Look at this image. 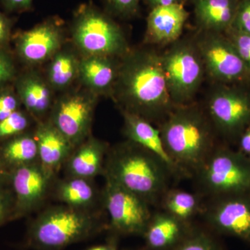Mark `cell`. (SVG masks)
Returning a JSON list of instances; mask_svg holds the SVG:
<instances>
[{"instance_id": "obj_37", "label": "cell", "mask_w": 250, "mask_h": 250, "mask_svg": "<svg viewBox=\"0 0 250 250\" xmlns=\"http://www.w3.org/2000/svg\"><path fill=\"white\" fill-rule=\"evenodd\" d=\"M10 207V201L7 195L0 189V224L7 216Z\"/></svg>"}, {"instance_id": "obj_26", "label": "cell", "mask_w": 250, "mask_h": 250, "mask_svg": "<svg viewBox=\"0 0 250 250\" xmlns=\"http://www.w3.org/2000/svg\"><path fill=\"white\" fill-rule=\"evenodd\" d=\"M79 66L72 54L63 52L57 54L51 64L49 78L51 83L57 88H63L71 83Z\"/></svg>"}, {"instance_id": "obj_14", "label": "cell", "mask_w": 250, "mask_h": 250, "mask_svg": "<svg viewBox=\"0 0 250 250\" xmlns=\"http://www.w3.org/2000/svg\"><path fill=\"white\" fill-rule=\"evenodd\" d=\"M188 15L182 3L153 8L147 17L146 43L171 45L178 41Z\"/></svg>"}, {"instance_id": "obj_7", "label": "cell", "mask_w": 250, "mask_h": 250, "mask_svg": "<svg viewBox=\"0 0 250 250\" xmlns=\"http://www.w3.org/2000/svg\"><path fill=\"white\" fill-rule=\"evenodd\" d=\"M207 113L215 132L238 141L250 125V89L247 83H215L207 101Z\"/></svg>"}, {"instance_id": "obj_29", "label": "cell", "mask_w": 250, "mask_h": 250, "mask_svg": "<svg viewBox=\"0 0 250 250\" xmlns=\"http://www.w3.org/2000/svg\"><path fill=\"white\" fill-rule=\"evenodd\" d=\"M174 250H219L215 242L203 233H197L184 238Z\"/></svg>"}, {"instance_id": "obj_34", "label": "cell", "mask_w": 250, "mask_h": 250, "mask_svg": "<svg viewBox=\"0 0 250 250\" xmlns=\"http://www.w3.org/2000/svg\"><path fill=\"white\" fill-rule=\"evenodd\" d=\"M33 0H0L7 12H21L31 7Z\"/></svg>"}, {"instance_id": "obj_20", "label": "cell", "mask_w": 250, "mask_h": 250, "mask_svg": "<svg viewBox=\"0 0 250 250\" xmlns=\"http://www.w3.org/2000/svg\"><path fill=\"white\" fill-rule=\"evenodd\" d=\"M184 223L166 211L152 215L143 233L148 248L166 250L177 244L183 235Z\"/></svg>"}, {"instance_id": "obj_2", "label": "cell", "mask_w": 250, "mask_h": 250, "mask_svg": "<svg viewBox=\"0 0 250 250\" xmlns=\"http://www.w3.org/2000/svg\"><path fill=\"white\" fill-rule=\"evenodd\" d=\"M169 157L182 177L196 174L215 145V129L197 104L176 106L158 128Z\"/></svg>"}, {"instance_id": "obj_9", "label": "cell", "mask_w": 250, "mask_h": 250, "mask_svg": "<svg viewBox=\"0 0 250 250\" xmlns=\"http://www.w3.org/2000/svg\"><path fill=\"white\" fill-rule=\"evenodd\" d=\"M206 74L217 83H247L250 71L224 33L200 30L195 38Z\"/></svg>"}, {"instance_id": "obj_39", "label": "cell", "mask_w": 250, "mask_h": 250, "mask_svg": "<svg viewBox=\"0 0 250 250\" xmlns=\"http://www.w3.org/2000/svg\"><path fill=\"white\" fill-rule=\"evenodd\" d=\"M85 250H111V243L108 245H104V246H96L91 247Z\"/></svg>"}, {"instance_id": "obj_5", "label": "cell", "mask_w": 250, "mask_h": 250, "mask_svg": "<svg viewBox=\"0 0 250 250\" xmlns=\"http://www.w3.org/2000/svg\"><path fill=\"white\" fill-rule=\"evenodd\" d=\"M170 98L175 106L192 103L206 75L195 39H180L161 54Z\"/></svg>"}, {"instance_id": "obj_25", "label": "cell", "mask_w": 250, "mask_h": 250, "mask_svg": "<svg viewBox=\"0 0 250 250\" xmlns=\"http://www.w3.org/2000/svg\"><path fill=\"white\" fill-rule=\"evenodd\" d=\"M162 200L164 211L183 222L191 218L200 207L198 197L183 190L167 191Z\"/></svg>"}, {"instance_id": "obj_11", "label": "cell", "mask_w": 250, "mask_h": 250, "mask_svg": "<svg viewBox=\"0 0 250 250\" xmlns=\"http://www.w3.org/2000/svg\"><path fill=\"white\" fill-rule=\"evenodd\" d=\"M215 198L206 212L210 225L250 246V193Z\"/></svg>"}, {"instance_id": "obj_17", "label": "cell", "mask_w": 250, "mask_h": 250, "mask_svg": "<svg viewBox=\"0 0 250 250\" xmlns=\"http://www.w3.org/2000/svg\"><path fill=\"white\" fill-rule=\"evenodd\" d=\"M41 165L55 175L73 150V146L49 121L39 125L35 134Z\"/></svg>"}, {"instance_id": "obj_15", "label": "cell", "mask_w": 250, "mask_h": 250, "mask_svg": "<svg viewBox=\"0 0 250 250\" xmlns=\"http://www.w3.org/2000/svg\"><path fill=\"white\" fill-rule=\"evenodd\" d=\"M60 41L57 27L52 23H43L19 36L18 52L24 62L37 63L52 55L59 48Z\"/></svg>"}, {"instance_id": "obj_10", "label": "cell", "mask_w": 250, "mask_h": 250, "mask_svg": "<svg viewBox=\"0 0 250 250\" xmlns=\"http://www.w3.org/2000/svg\"><path fill=\"white\" fill-rule=\"evenodd\" d=\"M103 200L109 215L112 229L125 235L144 233L152 215L147 202L108 179Z\"/></svg>"}, {"instance_id": "obj_4", "label": "cell", "mask_w": 250, "mask_h": 250, "mask_svg": "<svg viewBox=\"0 0 250 250\" xmlns=\"http://www.w3.org/2000/svg\"><path fill=\"white\" fill-rule=\"evenodd\" d=\"M104 228L100 215L93 209L59 206L45 210L34 220L28 242L37 250H62L91 238Z\"/></svg>"}, {"instance_id": "obj_24", "label": "cell", "mask_w": 250, "mask_h": 250, "mask_svg": "<svg viewBox=\"0 0 250 250\" xmlns=\"http://www.w3.org/2000/svg\"><path fill=\"white\" fill-rule=\"evenodd\" d=\"M2 156L6 163L16 166V168L38 162L39 149L35 136L22 135L11 140L3 148Z\"/></svg>"}, {"instance_id": "obj_22", "label": "cell", "mask_w": 250, "mask_h": 250, "mask_svg": "<svg viewBox=\"0 0 250 250\" xmlns=\"http://www.w3.org/2000/svg\"><path fill=\"white\" fill-rule=\"evenodd\" d=\"M119 65L111 57L90 56L79 65V72L85 84L93 89L113 90L118 76Z\"/></svg>"}, {"instance_id": "obj_18", "label": "cell", "mask_w": 250, "mask_h": 250, "mask_svg": "<svg viewBox=\"0 0 250 250\" xmlns=\"http://www.w3.org/2000/svg\"><path fill=\"white\" fill-rule=\"evenodd\" d=\"M125 122V134L129 141L136 143L159 158L167 166L172 176L182 177L166 152L159 129L142 117L122 111Z\"/></svg>"}, {"instance_id": "obj_13", "label": "cell", "mask_w": 250, "mask_h": 250, "mask_svg": "<svg viewBox=\"0 0 250 250\" xmlns=\"http://www.w3.org/2000/svg\"><path fill=\"white\" fill-rule=\"evenodd\" d=\"M54 177L39 161L16 167L12 183L18 211L27 213L39 208L47 195Z\"/></svg>"}, {"instance_id": "obj_28", "label": "cell", "mask_w": 250, "mask_h": 250, "mask_svg": "<svg viewBox=\"0 0 250 250\" xmlns=\"http://www.w3.org/2000/svg\"><path fill=\"white\" fill-rule=\"evenodd\" d=\"M27 117L22 112L16 111L0 121V139L16 136L23 132L28 126Z\"/></svg>"}, {"instance_id": "obj_33", "label": "cell", "mask_w": 250, "mask_h": 250, "mask_svg": "<svg viewBox=\"0 0 250 250\" xmlns=\"http://www.w3.org/2000/svg\"><path fill=\"white\" fill-rule=\"evenodd\" d=\"M14 75V67L9 57L0 50V85L11 80Z\"/></svg>"}, {"instance_id": "obj_40", "label": "cell", "mask_w": 250, "mask_h": 250, "mask_svg": "<svg viewBox=\"0 0 250 250\" xmlns=\"http://www.w3.org/2000/svg\"><path fill=\"white\" fill-rule=\"evenodd\" d=\"M247 85H248V86L249 87V88L250 89V77L249 80H248V83H247Z\"/></svg>"}, {"instance_id": "obj_35", "label": "cell", "mask_w": 250, "mask_h": 250, "mask_svg": "<svg viewBox=\"0 0 250 250\" xmlns=\"http://www.w3.org/2000/svg\"><path fill=\"white\" fill-rule=\"evenodd\" d=\"M11 21L0 11V46L4 45L9 40Z\"/></svg>"}, {"instance_id": "obj_3", "label": "cell", "mask_w": 250, "mask_h": 250, "mask_svg": "<svg viewBox=\"0 0 250 250\" xmlns=\"http://www.w3.org/2000/svg\"><path fill=\"white\" fill-rule=\"evenodd\" d=\"M103 174L149 205L164 197L172 176L158 156L129 140L108 150Z\"/></svg>"}, {"instance_id": "obj_36", "label": "cell", "mask_w": 250, "mask_h": 250, "mask_svg": "<svg viewBox=\"0 0 250 250\" xmlns=\"http://www.w3.org/2000/svg\"><path fill=\"white\" fill-rule=\"evenodd\" d=\"M238 141L240 152L246 156L250 155V125L243 131Z\"/></svg>"}, {"instance_id": "obj_12", "label": "cell", "mask_w": 250, "mask_h": 250, "mask_svg": "<svg viewBox=\"0 0 250 250\" xmlns=\"http://www.w3.org/2000/svg\"><path fill=\"white\" fill-rule=\"evenodd\" d=\"M93 111V98L70 95L54 106L50 122L75 147L88 137Z\"/></svg>"}, {"instance_id": "obj_23", "label": "cell", "mask_w": 250, "mask_h": 250, "mask_svg": "<svg viewBox=\"0 0 250 250\" xmlns=\"http://www.w3.org/2000/svg\"><path fill=\"white\" fill-rule=\"evenodd\" d=\"M17 88L28 111L37 117L45 114L50 106L51 95L42 81L34 76L23 77L18 82Z\"/></svg>"}, {"instance_id": "obj_19", "label": "cell", "mask_w": 250, "mask_h": 250, "mask_svg": "<svg viewBox=\"0 0 250 250\" xmlns=\"http://www.w3.org/2000/svg\"><path fill=\"white\" fill-rule=\"evenodd\" d=\"M240 0H195V18L200 30L225 33L234 19Z\"/></svg>"}, {"instance_id": "obj_31", "label": "cell", "mask_w": 250, "mask_h": 250, "mask_svg": "<svg viewBox=\"0 0 250 250\" xmlns=\"http://www.w3.org/2000/svg\"><path fill=\"white\" fill-rule=\"evenodd\" d=\"M105 1L113 14L122 17H129L137 12L141 0H105Z\"/></svg>"}, {"instance_id": "obj_38", "label": "cell", "mask_w": 250, "mask_h": 250, "mask_svg": "<svg viewBox=\"0 0 250 250\" xmlns=\"http://www.w3.org/2000/svg\"><path fill=\"white\" fill-rule=\"evenodd\" d=\"M148 4L151 8L158 7V6H169L174 4L182 3V0H146Z\"/></svg>"}, {"instance_id": "obj_32", "label": "cell", "mask_w": 250, "mask_h": 250, "mask_svg": "<svg viewBox=\"0 0 250 250\" xmlns=\"http://www.w3.org/2000/svg\"><path fill=\"white\" fill-rule=\"evenodd\" d=\"M18 100L12 92L0 93V121L18 111Z\"/></svg>"}, {"instance_id": "obj_1", "label": "cell", "mask_w": 250, "mask_h": 250, "mask_svg": "<svg viewBox=\"0 0 250 250\" xmlns=\"http://www.w3.org/2000/svg\"><path fill=\"white\" fill-rule=\"evenodd\" d=\"M113 93L121 111L151 123L161 124L176 106L167 88L161 54L150 48L125 54Z\"/></svg>"}, {"instance_id": "obj_27", "label": "cell", "mask_w": 250, "mask_h": 250, "mask_svg": "<svg viewBox=\"0 0 250 250\" xmlns=\"http://www.w3.org/2000/svg\"><path fill=\"white\" fill-rule=\"evenodd\" d=\"M224 34L250 71V34L229 28Z\"/></svg>"}, {"instance_id": "obj_8", "label": "cell", "mask_w": 250, "mask_h": 250, "mask_svg": "<svg viewBox=\"0 0 250 250\" xmlns=\"http://www.w3.org/2000/svg\"><path fill=\"white\" fill-rule=\"evenodd\" d=\"M77 45L91 56L123 57L129 52L123 31L106 15L89 6L77 12L74 25Z\"/></svg>"}, {"instance_id": "obj_41", "label": "cell", "mask_w": 250, "mask_h": 250, "mask_svg": "<svg viewBox=\"0 0 250 250\" xmlns=\"http://www.w3.org/2000/svg\"><path fill=\"white\" fill-rule=\"evenodd\" d=\"M0 175H1V167H0Z\"/></svg>"}, {"instance_id": "obj_30", "label": "cell", "mask_w": 250, "mask_h": 250, "mask_svg": "<svg viewBox=\"0 0 250 250\" xmlns=\"http://www.w3.org/2000/svg\"><path fill=\"white\" fill-rule=\"evenodd\" d=\"M230 28L250 34V0H240Z\"/></svg>"}, {"instance_id": "obj_21", "label": "cell", "mask_w": 250, "mask_h": 250, "mask_svg": "<svg viewBox=\"0 0 250 250\" xmlns=\"http://www.w3.org/2000/svg\"><path fill=\"white\" fill-rule=\"evenodd\" d=\"M55 195L64 205L81 209H93L98 198L92 179L67 176L57 183Z\"/></svg>"}, {"instance_id": "obj_42", "label": "cell", "mask_w": 250, "mask_h": 250, "mask_svg": "<svg viewBox=\"0 0 250 250\" xmlns=\"http://www.w3.org/2000/svg\"><path fill=\"white\" fill-rule=\"evenodd\" d=\"M249 156V158H250V155H249V156Z\"/></svg>"}, {"instance_id": "obj_16", "label": "cell", "mask_w": 250, "mask_h": 250, "mask_svg": "<svg viewBox=\"0 0 250 250\" xmlns=\"http://www.w3.org/2000/svg\"><path fill=\"white\" fill-rule=\"evenodd\" d=\"M108 152L106 143L93 138L84 140L74 148L64 164L67 176L92 179L103 174Z\"/></svg>"}, {"instance_id": "obj_6", "label": "cell", "mask_w": 250, "mask_h": 250, "mask_svg": "<svg viewBox=\"0 0 250 250\" xmlns=\"http://www.w3.org/2000/svg\"><path fill=\"white\" fill-rule=\"evenodd\" d=\"M196 174L204 190L215 197L250 193V159L239 150L216 146Z\"/></svg>"}]
</instances>
